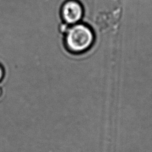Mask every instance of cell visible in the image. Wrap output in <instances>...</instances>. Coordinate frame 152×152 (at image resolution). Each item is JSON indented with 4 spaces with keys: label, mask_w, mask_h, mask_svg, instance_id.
Returning a JSON list of instances; mask_svg holds the SVG:
<instances>
[{
    "label": "cell",
    "mask_w": 152,
    "mask_h": 152,
    "mask_svg": "<svg viewBox=\"0 0 152 152\" xmlns=\"http://www.w3.org/2000/svg\"><path fill=\"white\" fill-rule=\"evenodd\" d=\"M94 40L93 30L83 23L73 24L66 32L65 45L72 52L80 53L88 50L93 45Z\"/></svg>",
    "instance_id": "cell-1"
},
{
    "label": "cell",
    "mask_w": 152,
    "mask_h": 152,
    "mask_svg": "<svg viewBox=\"0 0 152 152\" xmlns=\"http://www.w3.org/2000/svg\"><path fill=\"white\" fill-rule=\"evenodd\" d=\"M83 15V8L76 0H68L61 8V16L67 24H75L79 22Z\"/></svg>",
    "instance_id": "cell-2"
},
{
    "label": "cell",
    "mask_w": 152,
    "mask_h": 152,
    "mask_svg": "<svg viewBox=\"0 0 152 152\" xmlns=\"http://www.w3.org/2000/svg\"><path fill=\"white\" fill-rule=\"evenodd\" d=\"M4 69H3L2 67L0 65V81L2 80V78L4 77Z\"/></svg>",
    "instance_id": "cell-3"
}]
</instances>
